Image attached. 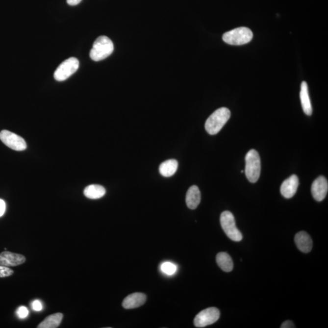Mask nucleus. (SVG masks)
Returning <instances> with one entry per match:
<instances>
[{"mask_svg":"<svg viewBox=\"0 0 328 328\" xmlns=\"http://www.w3.org/2000/svg\"><path fill=\"white\" fill-rule=\"evenodd\" d=\"M220 223L221 227L228 238L235 242L242 240V233L236 227L235 218L229 211H225L221 213Z\"/></svg>","mask_w":328,"mask_h":328,"instance_id":"5","label":"nucleus"},{"mask_svg":"<svg viewBox=\"0 0 328 328\" xmlns=\"http://www.w3.org/2000/svg\"><path fill=\"white\" fill-rule=\"evenodd\" d=\"M146 295L139 292L129 295L123 302V306L125 309H131L141 306L146 303Z\"/></svg>","mask_w":328,"mask_h":328,"instance_id":"12","label":"nucleus"},{"mask_svg":"<svg viewBox=\"0 0 328 328\" xmlns=\"http://www.w3.org/2000/svg\"><path fill=\"white\" fill-rule=\"evenodd\" d=\"M14 271L8 267L0 265V278H5L13 275Z\"/></svg>","mask_w":328,"mask_h":328,"instance_id":"21","label":"nucleus"},{"mask_svg":"<svg viewBox=\"0 0 328 328\" xmlns=\"http://www.w3.org/2000/svg\"><path fill=\"white\" fill-rule=\"evenodd\" d=\"M300 96L304 113L307 116H311L312 113V108L309 98L308 86L306 82H303L302 83Z\"/></svg>","mask_w":328,"mask_h":328,"instance_id":"15","label":"nucleus"},{"mask_svg":"<svg viewBox=\"0 0 328 328\" xmlns=\"http://www.w3.org/2000/svg\"><path fill=\"white\" fill-rule=\"evenodd\" d=\"M241 173H244V170H241Z\"/></svg>","mask_w":328,"mask_h":328,"instance_id":"27","label":"nucleus"},{"mask_svg":"<svg viewBox=\"0 0 328 328\" xmlns=\"http://www.w3.org/2000/svg\"><path fill=\"white\" fill-rule=\"evenodd\" d=\"M63 315L62 313H56L49 315L37 327L38 328H58L62 321Z\"/></svg>","mask_w":328,"mask_h":328,"instance_id":"19","label":"nucleus"},{"mask_svg":"<svg viewBox=\"0 0 328 328\" xmlns=\"http://www.w3.org/2000/svg\"><path fill=\"white\" fill-rule=\"evenodd\" d=\"M32 307L35 311H40L43 309V305L41 302L39 301H35L32 302Z\"/></svg>","mask_w":328,"mask_h":328,"instance_id":"23","label":"nucleus"},{"mask_svg":"<svg viewBox=\"0 0 328 328\" xmlns=\"http://www.w3.org/2000/svg\"><path fill=\"white\" fill-rule=\"evenodd\" d=\"M217 263L220 268L226 273H229L233 270V263L232 258L227 253L220 252L217 254Z\"/></svg>","mask_w":328,"mask_h":328,"instance_id":"18","label":"nucleus"},{"mask_svg":"<svg viewBox=\"0 0 328 328\" xmlns=\"http://www.w3.org/2000/svg\"><path fill=\"white\" fill-rule=\"evenodd\" d=\"M0 140L9 148L15 151H24L27 148V145L22 137L8 130L0 132Z\"/></svg>","mask_w":328,"mask_h":328,"instance_id":"8","label":"nucleus"},{"mask_svg":"<svg viewBox=\"0 0 328 328\" xmlns=\"http://www.w3.org/2000/svg\"><path fill=\"white\" fill-rule=\"evenodd\" d=\"M328 191V182L326 177L321 176L317 177L312 183L311 193L317 202H322L327 197Z\"/></svg>","mask_w":328,"mask_h":328,"instance_id":"9","label":"nucleus"},{"mask_svg":"<svg viewBox=\"0 0 328 328\" xmlns=\"http://www.w3.org/2000/svg\"><path fill=\"white\" fill-rule=\"evenodd\" d=\"M220 312L216 307H208L202 310L195 317L194 325L197 328H204L212 325L220 319Z\"/></svg>","mask_w":328,"mask_h":328,"instance_id":"7","label":"nucleus"},{"mask_svg":"<svg viewBox=\"0 0 328 328\" xmlns=\"http://www.w3.org/2000/svg\"><path fill=\"white\" fill-rule=\"evenodd\" d=\"M295 242L300 251L309 253L312 249V240L309 234L302 231L295 236Z\"/></svg>","mask_w":328,"mask_h":328,"instance_id":"13","label":"nucleus"},{"mask_svg":"<svg viewBox=\"0 0 328 328\" xmlns=\"http://www.w3.org/2000/svg\"><path fill=\"white\" fill-rule=\"evenodd\" d=\"M28 314H29V311L25 306H20L17 310V315L20 319H25L27 317Z\"/></svg>","mask_w":328,"mask_h":328,"instance_id":"22","label":"nucleus"},{"mask_svg":"<svg viewBox=\"0 0 328 328\" xmlns=\"http://www.w3.org/2000/svg\"><path fill=\"white\" fill-rule=\"evenodd\" d=\"M185 201L187 207L190 209H196L199 205L201 202V192L197 185H193L188 190Z\"/></svg>","mask_w":328,"mask_h":328,"instance_id":"14","label":"nucleus"},{"mask_svg":"<svg viewBox=\"0 0 328 328\" xmlns=\"http://www.w3.org/2000/svg\"><path fill=\"white\" fill-rule=\"evenodd\" d=\"M79 67V62L75 57L69 58L63 61L56 69L54 77L56 80L62 82L67 79L77 71Z\"/></svg>","mask_w":328,"mask_h":328,"instance_id":"6","label":"nucleus"},{"mask_svg":"<svg viewBox=\"0 0 328 328\" xmlns=\"http://www.w3.org/2000/svg\"><path fill=\"white\" fill-rule=\"evenodd\" d=\"M230 116V111L227 108L223 107L217 109L206 121L205 130L210 135L217 134L227 123Z\"/></svg>","mask_w":328,"mask_h":328,"instance_id":"1","label":"nucleus"},{"mask_svg":"<svg viewBox=\"0 0 328 328\" xmlns=\"http://www.w3.org/2000/svg\"><path fill=\"white\" fill-rule=\"evenodd\" d=\"M26 258L21 254L4 251L0 253V265L11 267L24 264Z\"/></svg>","mask_w":328,"mask_h":328,"instance_id":"11","label":"nucleus"},{"mask_svg":"<svg viewBox=\"0 0 328 328\" xmlns=\"http://www.w3.org/2000/svg\"><path fill=\"white\" fill-rule=\"evenodd\" d=\"M253 38V33L246 27L236 28L223 35L224 42L231 45H243L250 42Z\"/></svg>","mask_w":328,"mask_h":328,"instance_id":"4","label":"nucleus"},{"mask_svg":"<svg viewBox=\"0 0 328 328\" xmlns=\"http://www.w3.org/2000/svg\"><path fill=\"white\" fill-rule=\"evenodd\" d=\"M114 50V45L111 40L106 36H100L94 43L90 51L91 59L96 62L103 60L109 57Z\"/></svg>","mask_w":328,"mask_h":328,"instance_id":"2","label":"nucleus"},{"mask_svg":"<svg viewBox=\"0 0 328 328\" xmlns=\"http://www.w3.org/2000/svg\"><path fill=\"white\" fill-rule=\"evenodd\" d=\"M83 193L84 195L89 199L98 200L105 195L106 190L101 185L92 184L86 187L84 190Z\"/></svg>","mask_w":328,"mask_h":328,"instance_id":"16","label":"nucleus"},{"mask_svg":"<svg viewBox=\"0 0 328 328\" xmlns=\"http://www.w3.org/2000/svg\"><path fill=\"white\" fill-rule=\"evenodd\" d=\"M6 208V203H5L3 200L0 199V217L4 214Z\"/></svg>","mask_w":328,"mask_h":328,"instance_id":"25","label":"nucleus"},{"mask_svg":"<svg viewBox=\"0 0 328 328\" xmlns=\"http://www.w3.org/2000/svg\"><path fill=\"white\" fill-rule=\"evenodd\" d=\"M296 328L293 322L291 320H287L282 324L281 328Z\"/></svg>","mask_w":328,"mask_h":328,"instance_id":"24","label":"nucleus"},{"mask_svg":"<svg viewBox=\"0 0 328 328\" xmlns=\"http://www.w3.org/2000/svg\"><path fill=\"white\" fill-rule=\"evenodd\" d=\"M161 269L165 274L172 276L176 273L177 267L171 262H164L161 265Z\"/></svg>","mask_w":328,"mask_h":328,"instance_id":"20","label":"nucleus"},{"mask_svg":"<svg viewBox=\"0 0 328 328\" xmlns=\"http://www.w3.org/2000/svg\"><path fill=\"white\" fill-rule=\"evenodd\" d=\"M178 162L175 159H169L162 162L159 166L160 174L164 177L173 176L177 171Z\"/></svg>","mask_w":328,"mask_h":328,"instance_id":"17","label":"nucleus"},{"mask_svg":"<svg viewBox=\"0 0 328 328\" xmlns=\"http://www.w3.org/2000/svg\"><path fill=\"white\" fill-rule=\"evenodd\" d=\"M299 185V177L296 175H292L282 183L280 192L282 196L287 199L294 197Z\"/></svg>","mask_w":328,"mask_h":328,"instance_id":"10","label":"nucleus"},{"mask_svg":"<svg viewBox=\"0 0 328 328\" xmlns=\"http://www.w3.org/2000/svg\"><path fill=\"white\" fill-rule=\"evenodd\" d=\"M82 0H67V2L71 6H76L80 3Z\"/></svg>","mask_w":328,"mask_h":328,"instance_id":"26","label":"nucleus"},{"mask_svg":"<svg viewBox=\"0 0 328 328\" xmlns=\"http://www.w3.org/2000/svg\"><path fill=\"white\" fill-rule=\"evenodd\" d=\"M245 174L248 179L255 183L261 174V159L260 155L255 150L252 149L247 153L246 157Z\"/></svg>","mask_w":328,"mask_h":328,"instance_id":"3","label":"nucleus"}]
</instances>
